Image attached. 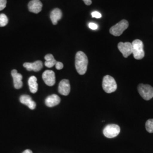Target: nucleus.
I'll use <instances>...</instances> for the list:
<instances>
[{"label":"nucleus","instance_id":"nucleus-1","mask_svg":"<svg viewBox=\"0 0 153 153\" xmlns=\"http://www.w3.org/2000/svg\"><path fill=\"white\" fill-rule=\"evenodd\" d=\"M88 57L82 51L78 52L76 55L75 66L76 71L80 75H83L86 73L88 69Z\"/></svg>","mask_w":153,"mask_h":153},{"label":"nucleus","instance_id":"nucleus-2","mask_svg":"<svg viewBox=\"0 0 153 153\" xmlns=\"http://www.w3.org/2000/svg\"><path fill=\"white\" fill-rule=\"evenodd\" d=\"M132 54L136 60H141L145 56L143 50V43L139 39L134 40L132 43Z\"/></svg>","mask_w":153,"mask_h":153},{"label":"nucleus","instance_id":"nucleus-3","mask_svg":"<svg viewBox=\"0 0 153 153\" xmlns=\"http://www.w3.org/2000/svg\"><path fill=\"white\" fill-rule=\"evenodd\" d=\"M102 87L105 93H114L117 89V83L112 76L107 75L103 79Z\"/></svg>","mask_w":153,"mask_h":153},{"label":"nucleus","instance_id":"nucleus-4","mask_svg":"<svg viewBox=\"0 0 153 153\" xmlns=\"http://www.w3.org/2000/svg\"><path fill=\"white\" fill-rule=\"evenodd\" d=\"M128 22L126 20L123 19L111 28L109 30V33L115 36H119L126 29L128 28Z\"/></svg>","mask_w":153,"mask_h":153},{"label":"nucleus","instance_id":"nucleus-5","mask_svg":"<svg viewBox=\"0 0 153 153\" xmlns=\"http://www.w3.org/2000/svg\"><path fill=\"white\" fill-rule=\"evenodd\" d=\"M138 91L145 100H149L153 98V88L150 85L140 84L138 86Z\"/></svg>","mask_w":153,"mask_h":153},{"label":"nucleus","instance_id":"nucleus-6","mask_svg":"<svg viewBox=\"0 0 153 153\" xmlns=\"http://www.w3.org/2000/svg\"><path fill=\"white\" fill-rule=\"evenodd\" d=\"M103 132L105 137L112 138L117 137L119 134L120 128L116 124H108L105 126Z\"/></svg>","mask_w":153,"mask_h":153},{"label":"nucleus","instance_id":"nucleus-7","mask_svg":"<svg viewBox=\"0 0 153 153\" xmlns=\"http://www.w3.org/2000/svg\"><path fill=\"white\" fill-rule=\"evenodd\" d=\"M42 78L45 83L49 86H52L55 84V72L52 71L47 70L44 71L42 75Z\"/></svg>","mask_w":153,"mask_h":153},{"label":"nucleus","instance_id":"nucleus-8","mask_svg":"<svg viewBox=\"0 0 153 153\" xmlns=\"http://www.w3.org/2000/svg\"><path fill=\"white\" fill-rule=\"evenodd\" d=\"M118 49L120 51L124 57H128L129 56L132 54V45L129 42L123 43L120 42L118 44Z\"/></svg>","mask_w":153,"mask_h":153},{"label":"nucleus","instance_id":"nucleus-9","mask_svg":"<svg viewBox=\"0 0 153 153\" xmlns=\"http://www.w3.org/2000/svg\"><path fill=\"white\" fill-rule=\"evenodd\" d=\"M23 66L28 71H40L43 66L42 61L38 60L34 62H25L23 64Z\"/></svg>","mask_w":153,"mask_h":153},{"label":"nucleus","instance_id":"nucleus-10","mask_svg":"<svg viewBox=\"0 0 153 153\" xmlns=\"http://www.w3.org/2000/svg\"><path fill=\"white\" fill-rule=\"evenodd\" d=\"M59 93L61 95L67 96L71 91V85L69 80L62 79L59 85Z\"/></svg>","mask_w":153,"mask_h":153},{"label":"nucleus","instance_id":"nucleus-11","mask_svg":"<svg viewBox=\"0 0 153 153\" xmlns=\"http://www.w3.org/2000/svg\"><path fill=\"white\" fill-rule=\"evenodd\" d=\"M43 4L39 0H31L28 4V10L35 14L42 11Z\"/></svg>","mask_w":153,"mask_h":153},{"label":"nucleus","instance_id":"nucleus-12","mask_svg":"<svg viewBox=\"0 0 153 153\" xmlns=\"http://www.w3.org/2000/svg\"><path fill=\"white\" fill-rule=\"evenodd\" d=\"M11 76L13 78L14 86L16 89H19L22 88L23 86V82L22 81V74L18 73L16 69H13L11 71Z\"/></svg>","mask_w":153,"mask_h":153},{"label":"nucleus","instance_id":"nucleus-13","mask_svg":"<svg viewBox=\"0 0 153 153\" xmlns=\"http://www.w3.org/2000/svg\"><path fill=\"white\" fill-rule=\"evenodd\" d=\"M19 100L21 103L27 105L30 109L33 110L36 108V103L33 100L31 97L28 95H23L21 96Z\"/></svg>","mask_w":153,"mask_h":153},{"label":"nucleus","instance_id":"nucleus-14","mask_svg":"<svg viewBox=\"0 0 153 153\" xmlns=\"http://www.w3.org/2000/svg\"><path fill=\"white\" fill-rule=\"evenodd\" d=\"M60 102V98L58 95L56 94H52L46 98L45 100V103L47 106L49 107H53L59 104Z\"/></svg>","mask_w":153,"mask_h":153},{"label":"nucleus","instance_id":"nucleus-15","mask_svg":"<svg viewBox=\"0 0 153 153\" xmlns=\"http://www.w3.org/2000/svg\"><path fill=\"white\" fill-rule=\"evenodd\" d=\"M62 16V11L59 8H56L51 11L50 14V18L53 25H56L58 23V21L61 19Z\"/></svg>","mask_w":153,"mask_h":153},{"label":"nucleus","instance_id":"nucleus-16","mask_svg":"<svg viewBox=\"0 0 153 153\" xmlns=\"http://www.w3.org/2000/svg\"><path fill=\"white\" fill-rule=\"evenodd\" d=\"M28 83L31 93L35 94L36 93L38 89V85L37 83V78L35 76H30L28 79Z\"/></svg>","mask_w":153,"mask_h":153},{"label":"nucleus","instance_id":"nucleus-17","mask_svg":"<svg viewBox=\"0 0 153 153\" xmlns=\"http://www.w3.org/2000/svg\"><path fill=\"white\" fill-rule=\"evenodd\" d=\"M44 59L45 60V65L47 68H52L53 66L55 65L57 61L53 57V56L52 54H47L45 56Z\"/></svg>","mask_w":153,"mask_h":153},{"label":"nucleus","instance_id":"nucleus-18","mask_svg":"<svg viewBox=\"0 0 153 153\" xmlns=\"http://www.w3.org/2000/svg\"><path fill=\"white\" fill-rule=\"evenodd\" d=\"M8 23V18L5 14H0V27H4Z\"/></svg>","mask_w":153,"mask_h":153},{"label":"nucleus","instance_id":"nucleus-19","mask_svg":"<svg viewBox=\"0 0 153 153\" xmlns=\"http://www.w3.org/2000/svg\"><path fill=\"white\" fill-rule=\"evenodd\" d=\"M146 129L149 133H153V119H149L145 124Z\"/></svg>","mask_w":153,"mask_h":153},{"label":"nucleus","instance_id":"nucleus-20","mask_svg":"<svg viewBox=\"0 0 153 153\" xmlns=\"http://www.w3.org/2000/svg\"><path fill=\"white\" fill-rule=\"evenodd\" d=\"M6 0H0V11L4 10L6 6Z\"/></svg>","mask_w":153,"mask_h":153},{"label":"nucleus","instance_id":"nucleus-21","mask_svg":"<svg viewBox=\"0 0 153 153\" xmlns=\"http://www.w3.org/2000/svg\"><path fill=\"white\" fill-rule=\"evenodd\" d=\"M88 27H89V28H90V29H91V30H97V29H98V25H97L96 23L91 22V23H90L88 24Z\"/></svg>","mask_w":153,"mask_h":153},{"label":"nucleus","instance_id":"nucleus-22","mask_svg":"<svg viewBox=\"0 0 153 153\" xmlns=\"http://www.w3.org/2000/svg\"><path fill=\"white\" fill-rule=\"evenodd\" d=\"M55 66H56V68L57 70H61V69H62L63 68V67H64L63 64H62V62H59V61H57V62H56V64H55Z\"/></svg>","mask_w":153,"mask_h":153},{"label":"nucleus","instance_id":"nucleus-23","mask_svg":"<svg viewBox=\"0 0 153 153\" xmlns=\"http://www.w3.org/2000/svg\"><path fill=\"white\" fill-rule=\"evenodd\" d=\"M91 16L94 18H100L102 17V14L98 11H94L91 13Z\"/></svg>","mask_w":153,"mask_h":153},{"label":"nucleus","instance_id":"nucleus-24","mask_svg":"<svg viewBox=\"0 0 153 153\" xmlns=\"http://www.w3.org/2000/svg\"><path fill=\"white\" fill-rule=\"evenodd\" d=\"M86 5H90L92 4L91 0H83Z\"/></svg>","mask_w":153,"mask_h":153},{"label":"nucleus","instance_id":"nucleus-25","mask_svg":"<svg viewBox=\"0 0 153 153\" xmlns=\"http://www.w3.org/2000/svg\"><path fill=\"white\" fill-rule=\"evenodd\" d=\"M22 153H33L32 152V151L31 150H25Z\"/></svg>","mask_w":153,"mask_h":153}]
</instances>
